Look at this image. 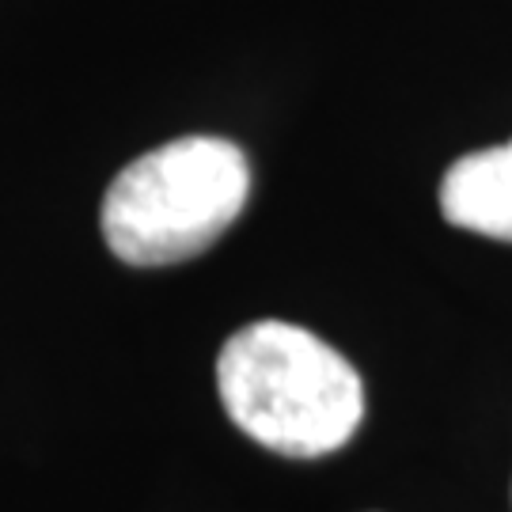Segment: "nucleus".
<instances>
[{
    "label": "nucleus",
    "mask_w": 512,
    "mask_h": 512,
    "mask_svg": "<svg viewBox=\"0 0 512 512\" xmlns=\"http://www.w3.org/2000/svg\"><path fill=\"white\" fill-rule=\"evenodd\" d=\"M217 391L228 418L285 459L330 456L365 421L357 368L311 330L281 319H258L224 342Z\"/></svg>",
    "instance_id": "f257e3e1"
},
{
    "label": "nucleus",
    "mask_w": 512,
    "mask_h": 512,
    "mask_svg": "<svg viewBox=\"0 0 512 512\" xmlns=\"http://www.w3.org/2000/svg\"><path fill=\"white\" fill-rule=\"evenodd\" d=\"M440 213L463 232L512 243V141L459 156L440 179Z\"/></svg>",
    "instance_id": "7ed1b4c3"
},
{
    "label": "nucleus",
    "mask_w": 512,
    "mask_h": 512,
    "mask_svg": "<svg viewBox=\"0 0 512 512\" xmlns=\"http://www.w3.org/2000/svg\"><path fill=\"white\" fill-rule=\"evenodd\" d=\"M251 198V164L236 141L179 137L137 156L103 198V239L129 266H175L209 251Z\"/></svg>",
    "instance_id": "f03ea898"
}]
</instances>
